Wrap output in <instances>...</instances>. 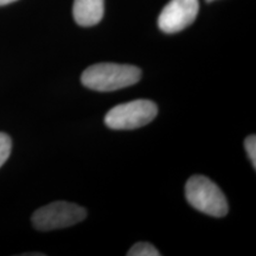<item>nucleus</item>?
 Here are the masks:
<instances>
[{
	"label": "nucleus",
	"instance_id": "6e6552de",
	"mask_svg": "<svg viewBox=\"0 0 256 256\" xmlns=\"http://www.w3.org/2000/svg\"><path fill=\"white\" fill-rule=\"evenodd\" d=\"M12 150V140L6 133L0 132V168L8 159Z\"/></svg>",
	"mask_w": 256,
	"mask_h": 256
},
{
	"label": "nucleus",
	"instance_id": "7ed1b4c3",
	"mask_svg": "<svg viewBox=\"0 0 256 256\" xmlns=\"http://www.w3.org/2000/svg\"><path fill=\"white\" fill-rule=\"evenodd\" d=\"M156 114L154 102L140 98L115 106L106 114L104 124L112 130H136L151 122Z\"/></svg>",
	"mask_w": 256,
	"mask_h": 256
},
{
	"label": "nucleus",
	"instance_id": "1a4fd4ad",
	"mask_svg": "<svg viewBox=\"0 0 256 256\" xmlns=\"http://www.w3.org/2000/svg\"><path fill=\"white\" fill-rule=\"evenodd\" d=\"M244 147H246V152L249 156V160L252 162V168L254 170L256 168V136L252 134V136H249L248 138H246L244 140Z\"/></svg>",
	"mask_w": 256,
	"mask_h": 256
},
{
	"label": "nucleus",
	"instance_id": "9b49d317",
	"mask_svg": "<svg viewBox=\"0 0 256 256\" xmlns=\"http://www.w3.org/2000/svg\"><path fill=\"white\" fill-rule=\"evenodd\" d=\"M208 2H215V0H206Z\"/></svg>",
	"mask_w": 256,
	"mask_h": 256
},
{
	"label": "nucleus",
	"instance_id": "f03ea898",
	"mask_svg": "<svg viewBox=\"0 0 256 256\" xmlns=\"http://www.w3.org/2000/svg\"><path fill=\"white\" fill-rule=\"evenodd\" d=\"M185 197L191 206L212 217H224L229 206L220 188L204 176H192L185 185Z\"/></svg>",
	"mask_w": 256,
	"mask_h": 256
},
{
	"label": "nucleus",
	"instance_id": "423d86ee",
	"mask_svg": "<svg viewBox=\"0 0 256 256\" xmlns=\"http://www.w3.org/2000/svg\"><path fill=\"white\" fill-rule=\"evenodd\" d=\"M104 0H75L74 19L80 26H94L104 18Z\"/></svg>",
	"mask_w": 256,
	"mask_h": 256
},
{
	"label": "nucleus",
	"instance_id": "20e7f679",
	"mask_svg": "<svg viewBox=\"0 0 256 256\" xmlns=\"http://www.w3.org/2000/svg\"><path fill=\"white\" fill-rule=\"evenodd\" d=\"M87 217V210L69 202H54L34 211L32 224L40 232L63 229L75 226Z\"/></svg>",
	"mask_w": 256,
	"mask_h": 256
},
{
	"label": "nucleus",
	"instance_id": "9d476101",
	"mask_svg": "<svg viewBox=\"0 0 256 256\" xmlns=\"http://www.w3.org/2000/svg\"><path fill=\"white\" fill-rule=\"evenodd\" d=\"M17 2V0H0V6H4V5H8L11 2Z\"/></svg>",
	"mask_w": 256,
	"mask_h": 256
},
{
	"label": "nucleus",
	"instance_id": "f257e3e1",
	"mask_svg": "<svg viewBox=\"0 0 256 256\" xmlns=\"http://www.w3.org/2000/svg\"><path fill=\"white\" fill-rule=\"evenodd\" d=\"M142 78V70L130 64L98 63L83 72L81 82L96 92H114L136 84Z\"/></svg>",
	"mask_w": 256,
	"mask_h": 256
},
{
	"label": "nucleus",
	"instance_id": "39448f33",
	"mask_svg": "<svg viewBox=\"0 0 256 256\" xmlns=\"http://www.w3.org/2000/svg\"><path fill=\"white\" fill-rule=\"evenodd\" d=\"M198 11V0H171L160 12L158 26L165 34H176L194 23Z\"/></svg>",
	"mask_w": 256,
	"mask_h": 256
},
{
	"label": "nucleus",
	"instance_id": "0eeeda50",
	"mask_svg": "<svg viewBox=\"0 0 256 256\" xmlns=\"http://www.w3.org/2000/svg\"><path fill=\"white\" fill-rule=\"evenodd\" d=\"M128 256H160L154 246L148 242H138L127 252Z\"/></svg>",
	"mask_w": 256,
	"mask_h": 256
}]
</instances>
